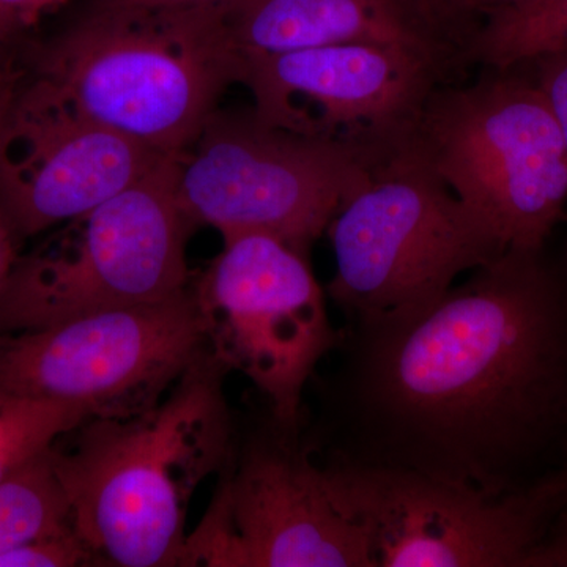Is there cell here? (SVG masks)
<instances>
[{"label": "cell", "instance_id": "9", "mask_svg": "<svg viewBox=\"0 0 567 567\" xmlns=\"http://www.w3.org/2000/svg\"><path fill=\"white\" fill-rule=\"evenodd\" d=\"M223 240L221 252L192 279L208 350L252 383L279 424L300 427L312 379L341 336L327 292L308 254L274 235Z\"/></svg>", "mask_w": 567, "mask_h": 567}, {"label": "cell", "instance_id": "26", "mask_svg": "<svg viewBox=\"0 0 567 567\" xmlns=\"http://www.w3.org/2000/svg\"><path fill=\"white\" fill-rule=\"evenodd\" d=\"M473 2H475V0H473ZM476 7V6H475Z\"/></svg>", "mask_w": 567, "mask_h": 567}, {"label": "cell", "instance_id": "7", "mask_svg": "<svg viewBox=\"0 0 567 567\" xmlns=\"http://www.w3.org/2000/svg\"><path fill=\"white\" fill-rule=\"evenodd\" d=\"M372 169L350 148L278 128L254 111L216 110L181 155L177 194L193 226L223 238L274 235L308 254Z\"/></svg>", "mask_w": 567, "mask_h": 567}, {"label": "cell", "instance_id": "22", "mask_svg": "<svg viewBox=\"0 0 567 567\" xmlns=\"http://www.w3.org/2000/svg\"><path fill=\"white\" fill-rule=\"evenodd\" d=\"M536 567H567V505L540 548Z\"/></svg>", "mask_w": 567, "mask_h": 567}, {"label": "cell", "instance_id": "20", "mask_svg": "<svg viewBox=\"0 0 567 567\" xmlns=\"http://www.w3.org/2000/svg\"><path fill=\"white\" fill-rule=\"evenodd\" d=\"M536 84L546 95L555 118H557L567 147V48L551 52L535 61Z\"/></svg>", "mask_w": 567, "mask_h": 567}, {"label": "cell", "instance_id": "13", "mask_svg": "<svg viewBox=\"0 0 567 567\" xmlns=\"http://www.w3.org/2000/svg\"><path fill=\"white\" fill-rule=\"evenodd\" d=\"M163 156L85 117L33 74L0 84V215L18 240L92 210Z\"/></svg>", "mask_w": 567, "mask_h": 567}, {"label": "cell", "instance_id": "11", "mask_svg": "<svg viewBox=\"0 0 567 567\" xmlns=\"http://www.w3.org/2000/svg\"><path fill=\"white\" fill-rule=\"evenodd\" d=\"M188 289L66 322L0 334V394L84 406L93 417L151 409L207 352Z\"/></svg>", "mask_w": 567, "mask_h": 567}, {"label": "cell", "instance_id": "21", "mask_svg": "<svg viewBox=\"0 0 567 567\" xmlns=\"http://www.w3.org/2000/svg\"><path fill=\"white\" fill-rule=\"evenodd\" d=\"M66 0H0V44L33 28Z\"/></svg>", "mask_w": 567, "mask_h": 567}, {"label": "cell", "instance_id": "18", "mask_svg": "<svg viewBox=\"0 0 567 567\" xmlns=\"http://www.w3.org/2000/svg\"><path fill=\"white\" fill-rule=\"evenodd\" d=\"M99 566L74 527L28 540L0 555V567Z\"/></svg>", "mask_w": 567, "mask_h": 567}, {"label": "cell", "instance_id": "14", "mask_svg": "<svg viewBox=\"0 0 567 567\" xmlns=\"http://www.w3.org/2000/svg\"><path fill=\"white\" fill-rule=\"evenodd\" d=\"M223 13L241 58L380 44L416 52L451 76L465 62L406 0H234Z\"/></svg>", "mask_w": 567, "mask_h": 567}, {"label": "cell", "instance_id": "3", "mask_svg": "<svg viewBox=\"0 0 567 567\" xmlns=\"http://www.w3.org/2000/svg\"><path fill=\"white\" fill-rule=\"evenodd\" d=\"M31 74L104 128L181 155L241 81L244 58L223 7H92L40 52Z\"/></svg>", "mask_w": 567, "mask_h": 567}, {"label": "cell", "instance_id": "19", "mask_svg": "<svg viewBox=\"0 0 567 567\" xmlns=\"http://www.w3.org/2000/svg\"><path fill=\"white\" fill-rule=\"evenodd\" d=\"M421 20L439 33L451 47L468 59L470 48L475 41L477 10L473 0H406Z\"/></svg>", "mask_w": 567, "mask_h": 567}, {"label": "cell", "instance_id": "10", "mask_svg": "<svg viewBox=\"0 0 567 567\" xmlns=\"http://www.w3.org/2000/svg\"><path fill=\"white\" fill-rule=\"evenodd\" d=\"M182 567H375L360 527L339 509L327 465L300 427L267 423L229 461Z\"/></svg>", "mask_w": 567, "mask_h": 567}, {"label": "cell", "instance_id": "1", "mask_svg": "<svg viewBox=\"0 0 567 567\" xmlns=\"http://www.w3.org/2000/svg\"><path fill=\"white\" fill-rule=\"evenodd\" d=\"M309 391L317 456L502 495L567 468V282L503 252L435 303L346 322Z\"/></svg>", "mask_w": 567, "mask_h": 567}, {"label": "cell", "instance_id": "5", "mask_svg": "<svg viewBox=\"0 0 567 567\" xmlns=\"http://www.w3.org/2000/svg\"><path fill=\"white\" fill-rule=\"evenodd\" d=\"M181 155L163 156L132 185L18 256L0 292V334L153 303L188 289L193 224L178 200Z\"/></svg>", "mask_w": 567, "mask_h": 567}, {"label": "cell", "instance_id": "24", "mask_svg": "<svg viewBox=\"0 0 567 567\" xmlns=\"http://www.w3.org/2000/svg\"><path fill=\"white\" fill-rule=\"evenodd\" d=\"M17 241V235L11 233L9 224L3 221L2 215H0V292H2L11 268L18 259Z\"/></svg>", "mask_w": 567, "mask_h": 567}, {"label": "cell", "instance_id": "4", "mask_svg": "<svg viewBox=\"0 0 567 567\" xmlns=\"http://www.w3.org/2000/svg\"><path fill=\"white\" fill-rule=\"evenodd\" d=\"M494 71L429 95L399 151L446 183L506 251H544L567 199V147L536 82Z\"/></svg>", "mask_w": 567, "mask_h": 567}, {"label": "cell", "instance_id": "6", "mask_svg": "<svg viewBox=\"0 0 567 567\" xmlns=\"http://www.w3.org/2000/svg\"><path fill=\"white\" fill-rule=\"evenodd\" d=\"M327 235L336 268L324 292L346 322L420 311L506 252L487 223L405 151L372 169Z\"/></svg>", "mask_w": 567, "mask_h": 567}, {"label": "cell", "instance_id": "16", "mask_svg": "<svg viewBox=\"0 0 567 567\" xmlns=\"http://www.w3.org/2000/svg\"><path fill=\"white\" fill-rule=\"evenodd\" d=\"M567 48V0H544L522 11H503L481 25L468 59L506 71Z\"/></svg>", "mask_w": 567, "mask_h": 567}, {"label": "cell", "instance_id": "25", "mask_svg": "<svg viewBox=\"0 0 567 567\" xmlns=\"http://www.w3.org/2000/svg\"><path fill=\"white\" fill-rule=\"evenodd\" d=\"M0 50H2V44H0Z\"/></svg>", "mask_w": 567, "mask_h": 567}, {"label": "cell", "instance_id": "8", "mask_svg": "<svg viewBox=\"0 0 567 567\" xmlns=\"http://www.w3.org/2000/svg\"><path fill=\"white\" fill-rule=\"evenodd\" d=\"M323 462L375 567H536L567 505V468L492 495L410 470Z\"/></svg>", "mask_w": 567, "mask_h": 567}, {"label": "cell", "instance_id": "17", "mask_svg": "<svg viewBox=\"0 0 567 567\" xmlns=\"http://www.w3.org/2000/svg\"><path fill=\"white\" fill-rule=\"evenodd\" d=\"M91 417L87 409L69 402L0 394V481L47 454Z\"/></svg>", "mask_w": 567, "mask_h": 567}, {"label": "cell", "instance_id": "2", "mask_svg": "<svg viewBox=\"0 0 567 567\" xmlns=\"http://www.w3.org/2000/svg\"><path fill=\"white\" fill-rule=\"evenodd\" d=\"M227 372L207 350L151 409L91 417L69 447H52L74 529L99 566L182 567L194 494L233 453Z\"/></svg>", "mask_w": 567, "mask_h": 567}, {"label": "cell", "instance_id": "15", "mask_svg": "<svg viewBox=\"0 0 567 567\" xmlns=\"http://www.w3.org/2000/svg\"><path fill=\"white\" fill-rule=\"evenodd\" d=\"M69 527L71 506L52 450L0 481V555Z\"/></svg>", "mask_w": 567, "mask_h": 567}, {"label": "cell", "instance_id": "23", "mask_svg": "<svg viewBox=\"0 0 567 567\" xmlns=\"http://www.w3.org/2000/svg\"><path fill=\"white\" fill-rule=\"evenodd\" d=\"M234 0H93L92 7L106 9H204L224 7Z\"/></svg>", "mask_w": 567, "mask_h": 567}, {"label": "cell", "instance_id": "12", "mask_svg": "<svg viewBox=\"0 0 567 567\" xmlns=\"http://www.w3.org/2000/svg\"><path fill=\"white\" fill-rule=\"evenodd\" d=\"M240 82L262 121L342 145L375 167L404 145L451 74L404 48L333 44L248 55Z\"/></svg>", "mask_w": 567, "mask_h": 567}]
</instances>
